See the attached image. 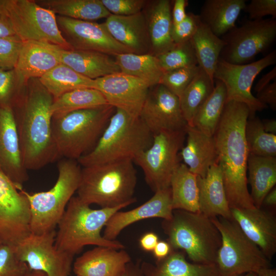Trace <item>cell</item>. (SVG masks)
<instances>
[{
  "instance_id": "33",
  "label": "cell",
  "mask_w": 276,
  "mask_h": 276,
  "mask_svg": "<svg viewBox=\"0 0 276 276\" xmlns=\"http://www.w3.org/2000/svg\"><path fill=\"white\" fill-rule=\"evenodd\" d=\"M114 57L121 72L139 78L150 88L159 84L164 72L156 56L128 53Z\"/></svg>"
},
{
  "instance_id": "27",
  "label": "cell",
  "mask_w": 276,
  "mask_h": 276,
  "mask_svg": "<svg viewBox=\"0 0 276 276\" xmlns=\"http://www.w3.org/2000/svg\"><path fill=\"white\" fill-rule=\"evenodd\" d=\"M59 63L44 43L23 42L14 67L18 86L31 78H39Z\"/></svg>"
},
{
  "instance_id": "59",
  "label": "cell",
  "mask_w": 276,
  "mask_h": 276,
  "mask_svg": "<svg viewBox=\"0 0 276 276\" xmlns=\"http://www.w3.org/2000/svg\"><path fill=\"white\" fill-rule=\"evenodd\" d=\"M24 276H47V275L45 273L41 271L30 270Z\"/></svg>"
},
{
  "instance_id": "7",
  "label": "cell",
  "mask_w": 276,
  "mask_h": 276,
  "mask_svg": "<svg viewBox=\"0 0 276 276\" xmlns=\"http://www.w3.org/2000/svg\"><path fill=\"white\" fill-rule=\"evenodd\" d=\"M115 109L106 104L52 117V135L59 156L77 160L91 150Z\"/></svg>"
},
{
  "instance_id": "6",
  "label": "cell",
  "mask_w": 276,
  "mask_h": 276,
  "mask_svg": "<svg viewBox=\"0 0 276 276\" xmlns=\"http://www.w3.org/2000/svg\"><path fill=\"white\" fill-rule=\"evenodd\" d=\"M162 227L172 249L182 250L193 263H216L221 237L211 218L174 210L170 219L163 220Z\"/></svg>"
},
{
  "instance_id": "31",
  "label": "cell",
  "mask_w": 276,
  "mask_h": 276,
  "mask_svg": "<svg viewBox=\"0 0 276 276\" xmlns=\"http://www.w3.org/2000/svg\"><path fill=\"white\" fill-rule=\"evenodd\" d=\"M247 170L252 201L256 208H260L265 196L276 183V157L249 154Z\"/></svg>"
},
{
  "instance_id": "26",
  "label": "cell",
  "mask_w": 276,
  "mask_h": 276,
  "mask_svg": "<svg viewBox=\"0 0 276 276\" xmlns=\"http://www.w3.org/2000/svg\"><path fill=\"white\" fill-rule=\"evenodd\" d=\"M186 136L187 143L181 149L179 156L192 173L203 177L210 167L217 162L214 138L188 125Z\"/></svg>"
},
{
  "instance_id": "35",
  "label": "cell",
  "mask_w": 276,
  "mask_h": 276,
  "mask_svg": "<svg viewBox=\"0 0 276 276\" xmlns=\"http://www.w3.org/2000/svg\"><path fill=\"white\" fill-rule=\"evenodd\" d=\"M191 41L198 65L213 80L214 74L225 42L215 35L201 21Z\"/></svg>"
},
{
  "instance_id": "44",
  "label": "cell",
  "mask_w": 276,
  "mask_h": 276,
  "mask_svg": "<svg viewBox=\"0 0 276 276\" xmlns=\"http://www.w3.org/2000/svg\"><path fill=\"white\" fill-rule=\"evenodd\" d=\"M200 23L198 14L187 13L185 19L176 25H173L171 36L175 44H181L190 40L196 32Z\"/></svg>"
},
{
  "instance_id": "42",
  "label": "cell",
  "mask_w": 276,
  "mask_h": 276,
  "mask_svg": "<svg viewBox=\"0 0 276 276\" xmlns=\"http://www.w3.org/2000/svg\"><path fill=\"white\" fill-rule=\"evenodd\" d=\"M199 68L200 67L196 65L165 72L159 84L166 87L179 98L195 77Z\"/></svg>"
},
{
  "instance_id": "60",
  "label": "cell",
  "mask_w": 276,
  "mask_h": 276,
  "mask_svg": "<svg viewBox=\"0 0 276 276\" xmlns=\"http://www.w3.org/2000/svg\"><path fill=\"white\" fill-rule=\"evenodd\" d=\"M237 276H256V274L254 272H248V273L238 275Z\"/></svg>"
},
{
  "instance_id": "48",
  "label": "cell",
  "mask_w": 276,
  "mask_h": 276,
  "mask_svg": "<svg viewBox=\"0 0 276 276\" xmlns=\"http://www.w3.org/2000/svg\"><path fill=\"white\" fill-rule=\"evenodd\" d=\"M15 76L14 70L0 68V106H11L10 102L14 93Z\"/></svg>"
},
{
  "instance_id": "46",
  "label": "cell",
  "mask_w": 276,
  "mask_h": 276,
  "mask_svg": "<svg viewBox=\"0 0 276 276\" xmlns=\"http://www.w3.org/2000/svg\"><path fill=\"white\" fill-rule=\"evenodd\" d=\"M111 14L128 16L142 12L146 1L144 0H101Z\"/></svg>"
},
{
  "instance_id": "29",
  "label": "cell",
  "mask_w": 276,
  "mask_h": 276,
  "mask_svg": "<svg viewBox=\"0 0 276 276\" xmlns=\"http://www.w3.org/2000/svg\"><path fill=\"white\" fill-rule=\"evenodd\" d=\"M171 2L169 0L153 2L145 15L152 54L157 56L172 48L175 44L172 36Z\"/></svg>"
},
{
  "instance_id": "49",
  "label": "cell",
  "mask_w": 276,
  "mask_h": 276,
  "mask_svg": "<svg viewBox=\"0 0 276 276\" xmlns=\"http://www.w3.org/2000/svg\"><path fill=\"white\" fill-rule=\"evenodd\" d=\"M262 103L269 105L273 110L276 109V80L257 93L256 97Z\"/></svg>"
},
{
  "instance_id": "24",
  "label": "cell",
  "mask_w": 276,
  "mask_h": 276,
  "mask_svg": "<svg viewBox=\"0 0 276 276\" xmlns=\"http://www.w3.org/2000/svg\"><path fill=\"white\" fill-rule=\"evenodd\" d=\"M104 23L111 36L132 53L151 52L146 19L142 12L128 16L111 14Z\"/></svg>"
},
{
  "instance_id": "28",
  "label": "cell",
  "mask_w": 276,
  "mask_h": 276,
  "mask_svg": "<svg viewBox=\"0 0 276 276\" xmlns=\"http://www.w3.org/2000/svg\"><path fill=\"white\" fill-rule=\"evenodd\" d=\"M141 267L143 276H221L216 264L190 262L183 251L173 249L154 264L141 261Z\"/></svg>"
},
{
  "instance_id": "37",
  "label": "cell",
  "mask_w": 276,
  "mask_h": 276,
  "mask_svg": "<svg viewBox=\"0 0 276 276\" xmlns=\"http://www.w3.org/2000/svg\"><path fill=\"white\" fill-rule=\"evenodd\" d=\"M226 103L225 87L221 81L216 80L213 92L196 112L191 127L213 136Z\"/></svg>"
},
{
  "instance_id": "2",
  "label": "cell",
  "mask_w": 276,
  "mask_h": 276,
  "mask_svg": "<svg viewBox=\"0 0 276 276\" xmlns=\"http://www.w3.org/2000/svg\"><path fill=\"white\" fill-rule=\"evenodd\" d=\"M53 100L39 81L33 82L20 99L19 112L14 113L22 159L27 170L40 169L60 157L52 131Z\"/></svg>"
},
{
  "instance_id": "51",
  "label": "cell",
  "mask_w": 276,
  "mask_h": 276,
  "mask_svg": "<svg viewBox=\"0 0 276 276\" xmlns=\"http://www.w3.org/2000/svg\"><path fill=\"white\" fill-rule=\"evenodd\" d=\"M12 37H17L8 17L0 5V38Z\"/></svg>"
},
{
  "instance_id": "50",
  "label": "cell",
  "mask_w": 276,
  "mask_h": 276,
  "mask_svg": "<svg viewBox=\"0 0 276 276\" xmlns=\"http://www.w3.org/2000/svg\"><path fill=\"white\" fill-rule=\"evenodd\" d=\"M188 5L187 0H175L173 2L171 15L173 25H176L183 21L187 16L186 8Z\"/></svg>"
},
{
  "instance_id": "17",
  "label": "cell",
  "mask_w": 276,
  "mask_h": 276,
  "mask_svg": "<svg viewBox=\"0 0 276 276\" xmlns=\"http://www.w3.org/2000/svg\"><path fill=\"white\" fill-rule=\"evenodd\" d=\"M107 103L139 118L150 87L143 81L121 72L94 79V87Z\"/></svg>"
},
{
  "instance_id": "40",
  "label": "cell",
  "mask_w": 276,
  "mask_h": 276,
  "mask_svg": "<svg viewBox=\"0 0 276 276\" xmlns=\"http://www.w3.org/2000/svg\"><path fill=\"white\" fill-rule=\"evenodd\" d=\"M245 134L249 154L275 157L276 135L264 130L259 118L255 116L247 119Z\"/></svg>"
},
{
  "instance_id": "45",
  "label": "cell",
  "mask_w": 276,
  "mask_h": 276,
  "mask_svg": "<svg viewBox=\"0 0 276 276\" xmlns=\"http://www.w3.org/2000/svg\"><path fill=\"white\" fill-rule=\"evenodd\" d=\"M22 42L17 37L0 38V68H14Z\"/></svg>"
},
{
  "instance_id": "43",
  "label": "cell",
  "mask_w": 276,
  "mask_h": 276,
  "mask_svg": "<svg viewBox=\"0 0 276 276\" xmlns=\"http://www.w3.org/2000/svg\"><path fill=\"white\" fill-rule=\"evenodd\" d=\"M30 270L17 257L14 246L0 243V276H24Z\"/></svg>"
},
{
  "instance_id": "57",
  "label": "cell",
  "mask_w": 276,
  "mask_h": 276,
  "mask_svg": "<svg viewBox=\"0 0 276 276\" xmlns=\"http://www.w3.org/2000/svg\"><path fill=\"white\" fill-rule=\"evenodd\" d=\"M262 122L263 128L266 132L275 134L276 120L274 119H264Z\"/></svg>"
},
{
  "instance_id": "55",
  "label": "cell",
  "mask_w": 276,
  "mask_h": 276,
  "mask_svg": "<svg viewBox=\"0 0 276 276\" xmlns=\"http://www.w3.org/2000/svg\"><path fill=\"white\" fill-rule=\"evenodd\" d=\"M141 263L140 261L134 263L130 261L127 264L124 272L119 276H143Z\"/></svg>"
},
{
  "instance_id": "4",
  "label": "cell",
  "mask_w": 276,
  "mask_h": 276,
  "mask_svg": "<svg viewBox=\"0 0 276 276\" xmlns=\"http://www.w3.org/2000/svg\"><path fill=\"white\" fill-rule=\"evenodd\" d=\"M125 207L93 209L77 196H73L57 225L55 246L73 256L87 245L124 249L122 243L105 239L101 232L111 216Z\"/></svg>"
},
{
  "instance_id": "58",
  "label": "cell",
  "mask_w": 276,
  "mask_h": 276,
  "mask_svg": "<svg viewBox=\"0 0 276 276\" xmlns=\"http://www.w3.org/2000/svg\"><path fill=\"white\" fill-rule=\"evenodd\" d=\"M256 276H276V270L271 267L260 269L256 273Z\"/></svg>"
},
{
  "instance_id": "20",
  "label": "cell",
  "mask_w": 276,
  "mask_h": 276,
  "mask_svg": "<svg viewBox=\"0 0 276 276\" xmlns=\"http://www.w3.org/2000/svg\"><path fill=\"white\" fill-rule=\"evenodd\" d=\"M230 209L232 219L270 261L276 252V219L274 213L262 207Z\"/></svg>"
},
{
  "instance_id": "30",
  "label": "cell",
  "mask_w": 276,
  "mask_h": 276,
  "mask_svg": "<svg viewBox=\"0 0 276 276\" xmlns=\"http://www.w3.org/2000/svg\"><path fill=\"white\" fill-rule=\"evenodd\" d=\"M245 0H206L198 14L201 22L220 37L234 28Z\"/></svg>"
},
{
  "instance_id": "1",
  "label": "cell",
  "mask_w": 276,
  "mask_h": 276,
  "mask_svg": "<svg viewBox=\"0 0 276 276\" xmlns=\"http://www.w3.org/2000/svg\"><path fill=\"white\" fill-rule=\"evenodd\" d=\"M249 116L245 104L227 102L213 136L230 208H256L247 188L249 152L245 130Z\"/></svg>"
},
{
  "instance_id": "22",
  "label": "cell",
  "mask_w": 276,
  "mask_h": 276,
  "mask_svg": "<svg viewBox=\"0 0 276 276\" xmlns=\"http://www.w3.org/2000/svg\"><path fill=\"white\" fill-rule=\"evenodd\" d=\"M43 43L60 63L89 79L94 80L121 72L115 60L108 55L92 51L66 49L55 44Z\"/></svg>"
},
{
  "instance_id": "36",
  "label": "cell",
  "mask_w": 276,
  "mask_h": 276,
  "mask_svg": "<svg viewBox=\"0 0 276 276\" xmlns=\"http://www.w3.org/2000/svg\"><path fill=\"white\" fill-rule=\"evenodd\" d=\"M39 81L54 99L75 89L94 87V80L61 63L40 77Z\"/></svg>"
},
{
  "instance_id": "25",
  "label": "cell",
  "mask_w": 276,
  "mask_h": 276,
  "mask_svg": "<svg viewBox=\"0 0 276 276\" xmlns=\"http://www.w3.org/2000/svg\"><path fill=\"white\" fill-rule=\"evenodd\" d=\"M199 212L210 217L232 219L224 189L221 169L217 162L203 177L197 176Z\"/></svg>"
},
{
  "instance_id": "21",
  "label": "cell",
  "mask_w": 276,
  "mask_h": 276,
  "mask_svg": "<svg viewBox=\"0 0 276 276\" xmlns=\"http://www.w3.org/2000/svg\"><path fill=\"white\" fill-rule=\"evenodd\" d=\"M173 211L170 188L156 191L151 198L141 205L128 211H119L114 213L105 225L102 236L107 240H115L128 226L148 218L170 219Z\"/></svg>"
},
{
  "instance_id": "41",
  "label": "cell",
  "mask_w": 276,
  "mask_h": 276,
  "mask_svg": "<svg viewBox=\"0 0 276 276\" xmlns=\"http://www.w3.org/2000/svg\"><path fill=\"white\" fill-rule=\"evenodd\" d=\"M163 72L198 65L191 40L156 56Z\"/></svg>"
},
{
  "instance_id": "38",
  "label": "cell",
  "mask_w": 276,
  "mask_h": 276,
  "mask_svg": "<svg viewBox=\"0 0 276 276\" xmlns=\"http://www.w3.org/2000/svg\"><path fill=\"white\" fill-rule=\"evenodd\" d=\"M214 86V80L200 67L179 98L181 111L188 126H192L196 112L213 92Z\"/></svg>"
},
{
  "instance_id": "32",
  "label": "cell",
  "mask_w": 276,
  "mask_h": 276,
  "mask_svg": "<svg viewBox=\"0 0 276 276\" xmlns=\"http://www.w3.org/2000/svg\"><path fill=\"white\" fill-rule=\"evenodd\" d=\"M170 188L172 209L200 213L197 176L183 163H179L172 175Z\"/></svg>"
},
{
  "instance_id": "47",
  "label": "cell",
  "mask_w": 276,
  "mask_h": 276,
  "mask_svg": "<svg viewBox=\"0 0 276 276\" xmlns=\"http://www.w3.org/2000/svg\"><path fill=\"white\" fill-rule=\"evenodd\" d=\"M243 11L247 13L251 20H258L268 15L276 17V0H251L246 5Z\"/></svg>"
},
{
  "instance_id": "61",
  "label": "cell",
  "mask_w": 276,
  "mask_h": 276,
  "mask_svg": "<svg viewBox=\"0 0 276 276\" xmlns=\"http://www.w3.org/2000/svg\"><path fill=\"white\" fill-rule=\"evenodd\" d=\"M76 276H78V275H76Z\"/></svg>"
},
{
  "instance_id": "10",
  "label": "cell",
  "mask_w": 276,
  "mask_h": 276,
  "mask_svg": "<svg viewBox=\"0 0 276 276\" xmlns=\"http://www.w3.org/2000/svg\"><path fill=\"white\" fill-rule=\"evenodd\" d=\"M0 5L21 41L46 42L72 49L52 11L29 0H0Z\"/></svg>"
},
{
  "instance_id": "16",
  "label": "cell",
  "mask_w": 276,
  "mask_h": 276,
  "mask_svg": "<svg viewBox=\"0 0 276 276\" xmlns=\"http://www.w3.org/2000/svg\"><path fill=\"white\" fill-rule=\"evenodd\" d=\"M60 31L73 49L100 52L109 56L131 53L110 34L104 23L73 19L62 16L56 17Z\"/></svg>"
},
{
  "instance_id": "12",
  "label": "cell",
  "mask_w": 276,
  "mask_h": 276,
  "mask_svg": "<svg viewBox=\"0 0 276 276\" xmlns=\"http://www.w3.org/2000/svg\"><path fill=\"white\" fill-rule=\"evenodd\" d=\"M221 38L225 45L220 59L231 64H246L274 42L276 20L273 18L248 20L235 26Z\"/></svg>"
},
{
  "instance_id": "11",
  "label": "cell",
  "mask_w": 276,
  "mask_h": 276,
  "mask_svg": "<svg viewBox=\"0 0 276 276\" xmlns=\"http://www.w3.org/2000/svg\"><path fill=\"white\" fill-rule=\"evenodd\" d=\"M186 137V128L155 134L150 146L133 159L143 170L147 183L154 192L170 188L173 173L180 163L179 151Z\"/></svg>"
},
{
  "instance_id": "19",
  "label": "cell",
  "mask_w": 276,
  "mask_h": 276,
  "mask_svg": "<svg viewBox=\"0 0 276 276\" xmlns=\"http://www.w3.org/2000/svg\"><path fill=\"white\" fill-rule=\"evenodd\" d=\"M0 170L20 191L28 178L20 147L13 109L0 106Z\"/></svg>"
},
{
  "instance_id": "3",
  "label": "cell",
  "mask_w": 276,
  "mask_h": 276,
  "mask_svg": "<svg viewBox=\"0 0 276 276\" xmlns=\"http://www.w3.org/2000/svg\"><path fill=\"white\" fill-rule=\"evenodd\" d=\"M133 162L126 159L83 167L77 196L101 208L126 207L134 203L137 176Z\"/></svg>"
},
{
  "instance_id": "34",
  "label": "cell",
  "mask_w": 276,
  "mask_h": 276,
  "mask_svg": "<svg viewBox=\"0 0 276 276\" xmlns=\"http://www.w3.org/2000/svg\"><path fill=\"white\" fill-rule=\"evenodd\" d=\"M36 3L55 14L78 20L90 21L111 15L101 0H45Z\"/></svg>"
},
{
  "instance_id": "14",
  "label": "cell",
  "mask_w": 276,
  "mask_h": 276,
  "mask_svg": "<svg viewBox=\"0 0 276 276\" xmlns=\"http://www.w3.org/2000/svg\"><path fill=\"white\" fill-rule=\"evenodd\" d=\"M56 232L30 233L14 246L17 258L30 270L41 271L47 276H69L74 256L58 249L55 244Z\"/></svg>"
},
{
  "instance_id": "15",
  "label": "cell",
  "mask_w": 276,
  "mask_h": 276,
  "mask_svg": "<svg viewBox=\"0 0 276 276\" xmlns=\"http://www.w3.org/2000/svg\"><path fill=\"white\" fill-rule=\"evenodd\" d=\"M22 190L0 170V242L13 246L30 233V210Z\"/></svg>"
},
{
  "instance_id": "18",
  "label": "cell",
  "mask_w": 276,
  "mask_h": 276,
  "mask_svg": "<svg viewBox=\"0 0 276 276\" xmlns=\"http://www.w3.org/2000/svg\"><path fill=\"white\" fill-rule=\"evenodd\" d=\"M139 118L153 135L184 129L188 125L179 98L160 84L149 90Z\"/></svg>"
},
{
  "instance_id": "13",
  "label": "cell",
  "mask_w": 276,
  "mask_h": 276,
  "mask_svg": "<svg viewBox=\"0 0 276 276\" xmlns=\"http://www.w3.org/2000/svg\"><path fill=\"white\" fill-rule=\"evenodd\" d=\"M275 62V50L257 61L246 64H231L219 58L214 79L224 84L226 90V102L234 101L245 104L249 110L248 118H252L256 112L268 107L252 94L253 82L262 71Z\"/></svg>"
},
{
  "instance_id": "39",
  "label": "cell",
  "mask_w": 276,
  "mask_h": 276,
  "mask_svg": "<svg viewBox=\"0 0 276 276\" xmlns=\"http://www.w3.org/2000/svg\"><path fill=\"white\" fill-rule=\"evenodd\" d=\"M108 104L103 94L93 88H83L66 93L54 99L51 107L53 117Z\"/></svg>"
},
{
  "instance_id": "8",
  "label": "cell",
  "mask_w": 276,
  "mask_h": 276,
  "mask_svg": "<svg viewBox=\"0 0 276 276\" xmlns=\"http://www.w3.org/2000/svg\"><path fill=\"white\" fill-rule=\"evenodd\" d=\"M58 178L49 190L30 193L22 190L29 203L31 233L54 230L79 186L81 169L77 160L64 158L57 164Z\"/></svg>"
},
{
  "instance_id": "9",
  "label": "cell",
  "mask_w": 276,
  "mask_h": 276,
  "mask_svg": "<svg viewBox=\"0 0 276 276\" xmlns=\"http://www.w3.org/2000/svg\"><path fill=\"white\" fill-rule=\"evenodd\" d=\"M211 218L221 237L215 263L221 276L256 273L262 268L270 267V261L234 219L220 216Z\"/></svg>"
},
{
  "instance_id": "5",
  "label": "cell",
  "mask_w": 276,
  "mask_h": 276,
  "mask_svg": "<svg viewBox=\"0 0 276 276\" xmlns=\"http://www.w3.org/2000/svg\"><path fill=\"white\" fill-rule=\"evenodd\" d=\"M95 146L77 161L83 167L133 160L152 143L153 134L141 119L115 108Z\"/></svg>"
},
{
  "instance_id": "53",
  "label": "cell",
  "mask_w": 276,
  "mask_h": 276,
  "mask_svg": "<svg viewBox=\"0 0 276 276\" xmlns=\"http://www.w3.org/2000/svg\"><path fill=\"white\" fill-rule=\"evenodd\" d=\"M171 249L172 248L167 241L159 240L152 252L156 261H157L167 257Z\"/></svg>"
},
{
  "instance_id": "52",
  "label": "cell",
  "mask_w": 276,
  "mask_h": 276,
  "mask_svg": "<svg viewBox=\"0 0 276 276\" xmlns=\"http://www.w3.org/2000/svg\"><path fill=\"white\" fill-rule=\"evenodd\" d=\"M158 241V237L155 233L147 232L141 237L140 246L145 251H152Z\"/></svg>"
},
{
  "instance_id": "23",
  "label": "cell",
  "mask_w": 276,
  "mask_h": 276,
  "mask_svg": "<svg viewBox=\"0 0 276 276\" xmlns=\"http://www.w3.org/2000/svg\"><path fill=\"white\" fill-rule=\"evenodd\" d=\"M130 261L124 249L97 246L78 257L73 269L78 276H119Z\"/></svg>"
},
{
  "instance_id": "54",
  "label": "cell",
  "mask_w": 276,
  "mask_h": 276,
  "mask_svg": "<svg viewBox=\"0 0 276 276\" xmlns=\"http://www.w3.org/2000/svg\"><path fill=\"white\" fill-rule=\"evenodd\" d=\"M276 78V67L274 66L269 72L263 75L258 81L255 87V90L257 93L267 86L272 81Z\"/></svg>"
},
{
  "instance_id": "56",
  "label": "cell",
  "mask_w": 276,
  "mask_h": 276,
  "mask_svg": "<svg viewBox=\"0 0 276 276\" xmlns=\"http://www.w3.org/2000/svg\"><path fill=\"white\" fill-rule=\"evenodd\" d=\"M274 208L276 205V188H273L263 199L262 205Z\"/></svg>"
},
{
  "instance_id": "62",
  "label": "cell",
  "mask_w": 276,
  "mask_h": 276,
  "mask_svg": "<svg viewBox=\"0 0 276 276\" xmlns=\"http://www.w3.org/2000/svg\"><path fill=\"white\" fill-rule=\"evenodd\" d=\"M0 243H1V242H0Z\"/></svg>"
}]
</instances>
